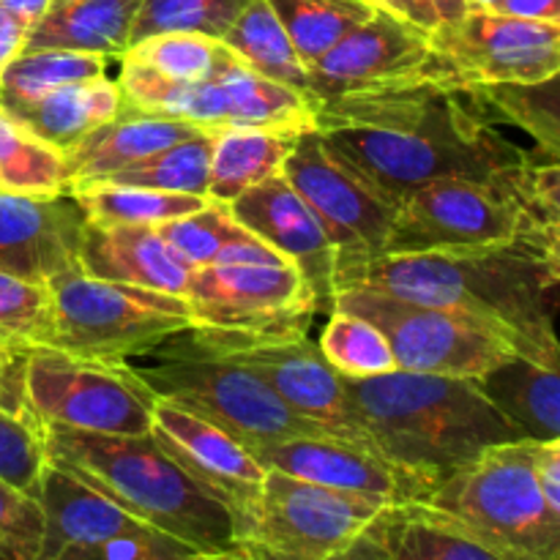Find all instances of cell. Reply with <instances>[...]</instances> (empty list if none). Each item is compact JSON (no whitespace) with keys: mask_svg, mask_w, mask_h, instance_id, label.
<instances>
[{"mask_svg":"<svg viewBox=\"0 0 560 560\" xmlns=\"http://www.w3.org/2000/svg\"><path fill=\"white\" fill-rule=\"evenodd\" d=\"M315 129L394 206L438 178L485 180L512 195L517 175L530 162H545L487 120L470 85L459 80L328 98L315 104Z\"/></svg>","mask_w":560,"mask_h":560,"instance_id":"1","label":"cell"},{"mask_svg":"<svg viewBox=\"0 0 560 560\" xmlns=\"http://www.w3.org/2000/svg\"><path fill=\"white\" fill-rule=\"evenodd\" d=\"M560 255L534 244L476 252L381 255L337 271V288H366L465 312L506 334L520 355L558 366Z\"/></svg>","mask_w":560,"mask_h":560,"instance_id":"2","label":"cell"},{"mask_svg":"<svg viewBox=\"0 0 560 560\" xmlns=\"http://www.w3.org/2000/svg\"><path fill=\"white\" fill-rule=\"evenodd\" d=\"M342 386L370 446L430 490L485 448L523 441L474 377L394 370Z\"/></svg>","mask_w":560,"mask_h":560,"instance_id":"3","label":"cell"},{"mask_svg":"<svg viewBox=\"0 0 560 560\" xmlns=\"http://www.w3.org/2000/svg\"><path fill=\"white\" fill-rule=\"evenodd\" d=\"M49 463L69 470L140 523L195 547L235 550V525L224 503L186 476L151 435H91L44 430Z\"/></svg>","mask_w":560,"mask_h":560,"instance_id":"4","label":"cell"},{"mask_svg":"<svg viewBox=\"0 0 560 560\" xmlns=\"http://www.w3.org/2000/svg\"><path fill=\"white\" fill-rule=\"evenodd\" d=\"M184 299L191 331L219 350L304 337L317 315L299 266L252 233L195 268Z\"/></svg>","mask_w":560,"mask_h":560,"instance_id":"5","label":"cell"},{"mask_svg":"<svg viewBox=\"0 0 560 560\" xmlns=\"http://www.w3.org/2000/svg\"><path fill=\"white\" fill-rule=\"evenodd\" d=\"M124 364L156 394L211 421L249 452L290 438H334L295 416L262 377L213 350L191 328L170 334Z\"/></svg>","mask_w":560,"mask_h":560,"instance_id":"6","label":"cell"},{"mask_svg":"<svg viewBox=\"0 0 560 560\" xmlns=\"http://www.w3.org/2000/svg\"><path fill=\"white\" fill-rule=\"evenodd\" d=\"M421 503L448 514L514 560H560V514L536 479V443L490 446Z\"/></svg>","mask_w":560,"mask_h":560,"instance_id":"7","label":"cell"},{"mask_svg":"<svg viewBox=\"0 0 560 560\" xmlns=\"http://www.w3.org/2000/svg\"><path fill=\"white\" fill-rule=\"evenodd\" d=\"M560 233L539 228L520 202L495 184L438 178L416 186L397 202L383 255L413 252H476L512 244L558 249Z\"/></svg>","mask_w":560,"mask_h":560,"instance_id":"8","label":"cell"},{"mask_svg":"<svg viewBox=\"0 0 560 560\" xmlns=\"http://www.w3.org/2000/svg\"><path fill=\"white\" fill-rule=\"evenodd\" d=\"M52 350L93 361H126L191 326L184 295L104 282L80 268L49 279Z\"/></svg>","mask_w":560,"mask_h":560,"instance_id":"9","label":"cell"},{"mask_svg":"<svg viewBox=\"0 0 560 560\" xmlns=\"http://www.w3.org/2000/svg\"><path fill=\"white\" fill-rule=\"evenodd\" d=\"M334 310L372 323L386 337L394 364L402 372L479 377L490 366L517 353L506 334L479 317L443 306L416 304L377 290H339Z\"/></svg>","mask_w":560,"mask_h":560,"instance_id":"10","label":"cell"},{"mask_svg":"<svg viewBox=\"0 0 560 560\" xmlns=\"http://www.w3.org/2000/svg\"><path fill=\"white\" fill-rule=\"evenodd\" d=\"M25 397L42 430L151 435L156 394L124 361L77 359L52 348L27 355Z\"/></svg>","mask_w":560,"mask_h":560,"instance_id":"11","label":"cell"},{"mask_svg":"<svg viewBox=\"0 0 560 560\" xmlns=\"http://www.w3.org/2000/svg\"><path fill=\"white\" fill-rule=\"evenodd\" d=\"M386 506L381 498L331 490L266 470L238 550L249 560H328L364 534Z\"/></svg>","mask_w":560,"mask_h":560,"instance_id":"12","label":"cell"},{"mask_svg":"<svg viewBox=\"0 0 560 560\" xmlns=\"http://www.w3.org/2000/svg\"><path fill=\"white\" fill-rule=\"evenodd\" d=\"M282 175L326 228L337 271L383 255L397 206L345 164L317 129L295 137Z\"/></svg>","mask_w":560,"mask_h":560,"instance_id":"13","label":"cell"},{"mask_svg":"<svg viewBox=\"0 0 560 560\" xmlns=\"http://www.w3.org/2000/svg\"><path fill=\"white\" fill-rule=\"evenodd\" d=\"M427 80H459V74L435 52L427 33L375 9L370 20L353 27L312 66L310 98L320 104Z\"/></svg>","mask_w":560,"mask_h":560,"instance_id":"14","label":"cell"},{"mask_svg":"<svg viewBox=\"0 0 560 560\" xmlns=\"http://www.w3.org/2000/svg\"><path fill=\"white\" fill-rule=\"evenodd\" d=\"M430 42L465 85H530L560 71V22L468 9L463 20L430 36Z\"/></svg>","mask_w":560,"mask_h":560,"instance_id":"15","label":"cell"},{"mask_svg":"<svg viewBox=\"0 0 560 560\" xmlns=\"http://www.w3.org/2000/svg\"><path fill=\"white\" fill-rule=\"evenodd\" d=\"M151 438L186 476L224 503L238 541L266 481V468L252 457L249 448L211 421L159 397L153 405Z\"/></svg>","mask_w":560,"mask_h":560,"instance_id":"16","label":"cell"},{"mask_svg":"<svg viewBox=\"0 0 560 560\" xmlns=\"http://www.w3.org/2000/svg\"><path fill=\"white\" fill-rule=\"evenodd\" d=\"M219 353L262 377L268 388L304 421L317 424L328 435L372 448L350 408L342 375L328 364L317 342H312L306 334L282 342H262L252 348L219 350Z\"/></svg>","mask_w":560,"mask_h":560,"instance_id":"17","label":"cell"},{"mask_svg":"<svg viewBox=\"0 0 560 560\" xmlns=\"http://www.w3.org/2000/svg\"><path fill=\"white\" fill-rule=\"evenodd\" d=\"M235 222L293 260L315 295L317 315H331L337 301V249L326 228L284 175L262 180L230 202Z\"/></svg>","mask_w":560,"mask_h":560,"instance_id":"18","label":"cell"},{"mask_svg":"<svg viewBox=\"0 0 560 560\" xmlns=\"http://www.w3.org/2000/svg\"><path fill=\"white\" fill-rule=\"evenodd\" d=\"M252 457L266 470H279L293 479L331 487V490L381 498L388 506L424 501L430 492L424 481L392 465L375 448L342 438H290L255 448Z\"/></svg>","mask_w":560,"mask_h":560,"instance_id":"19","label":"cell"},{"mask_svg":"<svg viewBox=\"0 0 560 560\" xmlns=\"http://www.w3.org/2000/svg\"><path fill=\"white\" fill-rule=\"evenodd\" d=\"M85 213L74 195L27 197L0 191V271L49 282L80 268Z\"/></svg>","mask_w":560,"mask_h":560,"instance_id":"20","label":"cell"},{"mask_svg":"<svg viewBox=\"0 0 560 560\" xmlns=\"http://www.w3.org/2000/svg\"><path fill=\"white\" fill-rule=\"evenodd\" d=\"M80 271L93 279L131 288L184 295L195 266L186 262L156 224H93L85 219L80 241Z\"/></svg>","mask_w":560,"mask_h":560,"instance_id":"21","label":"cell"},{"mask_svg":"<svg viewBox=\"0 0 560 560\" xmlns=\"http://www.w3.org/2000/svg\"><path fill=\"white\" fill-rule=\"evenodd\" d=\"M36 503L42 509V552H38V560H55L63 552L77 550V547L98 545V541L113 539V536L151 528L52 463L44 470Z\"/></svg>","mask_w":560,"mask_h":560,"instance_id":"22","label":"cell"},{"mask_svg":"<svg viewBox=\"0 0 560 560\" xmlns=\"http://www.w3.org/2000/svg\"><path fill=\"white\" fill-rule=\"evenodd\" d=\"M206 131L208 129H200L189 120L162 118V115H145L120 107V113L109 124L98 126L93 135H88L85 140L77 142L66 153L71 189L98 184V180L109 178L113 173L151 156V153L164 151V148L189 140V137L206 135Z\"/></svg>","mask_w":560,"mask_h":560,"instance_id":"23","label":"cell"},{"mask_svg":"<svg viewBox=\"0 0 560 560\" xmlns=\"http://www.w3.org/2000/svg\"><path fill=\"white\" fill-rule=\"evenodd\" d=\"M366 534L392 560H514L421 501L381 509Z\"/></svg>","mask_w":560,"mask_h":560,"instance_id":"24","label":"cell"},{"mask_svg":"<svg viewBox=\"0 0 560 560\" xmlns=\"http://www.w3.org/2000/svg\"><path fill=\"white\" fill-rule=\"evenodd\" d=\"M474 381L523 441H560L558 366L539 364L514 353Z\"/></svg>","mask_w":560,"mask_h":560,"instance_id":"25","label":"cell"},{"mask_svg":"<svg viewBox=\"0 0 560 560\" xmlns=\"http://www.w3.org/2000/svg\"><path fill=\"white\" fill-rule=\"evenodd\" d=\"M142 0H55L27 31L25 49H74L120 58Z\"/></svg>","mask_w":560,"mask_h":560,"instance_id":"26","label":"cell"},{"mask_svg":"<svg viewBox=\"0 0 560 560\" xmlns=\"http://www.w3.org/2000/svg\"><path fill=\"white\" fill-rule=\"evenodd\" d=\"M211 71L228 96L230 126H257L284 135L315 129V104L310 96L252 71L224 44Z\"/></svg>","mask_w":560,"mask_h":560,"instance_id":"27","label":"cell"},{"mask_svg":"<svg viewBox=\"0 0 560 560\" xmlns=\"http://www.w3.org/2000/svg\"><path fill=\"white\" fill-rule=\"evenodd\" d=\"M120 107H124V96H120L118 82L98 77V80L58 88L9 115L44 142L69 153L98 126L109 124L120 113Z\"/></svg>","mask_w":560,"mask_h":560,"instance_id":"28","label":"cell"},{"mask_svg":"<svg viewBox=\"0 0 560 560\" xmlns=\"http://www.w3.org/2000/svg\"><path fill=\"white\" fill-rule=\"evenodd\" d=\"M295 137L299 135L257 126H228L217 131L208 167V200L230 206L246 189L282 173Z\"/></svg>","mask_w":560,"mask_h":560,"instance_id":"29","label":"cell"},{"mask_svg":"<svg viewBox=\"0 0 560 560\" xmlns=\"http://www.w3.org/2000/svg\"><path fill=\"white\" fill-rule=\"evenodd\" d=\"M476 104L487 120L501 129H520L528 137L530 148L545 162L560 156V102L558 77L550 80L517 85V82H498V85H470Z\"/></svg>","mask_w":560,"mask_h":560,"instance_id":"30","label":"cell"},{"mask_svg":"<svg viewBox=\"0 0 560 560\" xmlns=\"http://www.w3.org/2000/svg\"><path fill=\"white\" fill-rule=\"evenodd\" d=\"M219 42L235 58L244 60L252 71L310 96V71L301 63L293 42L288 38L268 0H249L238 20Z\"/></svg>","mask_w":560,"mask_h":560,"instance_id":"31","label":"cell"},{"mask_svg":"<svg viewBox=\"0 0 560 560\" xmlns=\"http://www.w3.org/2000/svg\"><path fill=\"white\" fill-rule=\"evenodd\" d=\"M113 60L118 58L74 49H22L0 71V109L16 113L58 88L107 77Z\"/></svg>","mask_w":560,"mask_h":560,"instance_id":"32","label":"cell"},{"mask_svg":"<svg viewBox=\"0 0 560 560\" xmlns=\"http://www.w3.org/2000/svg\"><path fill=\"white\" fill-rule=\"evenodd\" d=\"M66 153L0 109V191L27 197L69 195Z\"/></svg>","mask_w":560,"mask_h":560,"instance_id":"33","label":"cell"},{"mask_svg":"<svg viewBox=\"0 0 560 560\" xmlns=\"http://www.w3.org/2000/svg\"><path fill=\"white\" fill-rule=\"evenodd\" d=\"M88 222L104 224H162L200 211L208 197L142 189L126 184H88L71 189Z\"/></svg>","mask_w":560,"mask_h":560,"instance_id":"34","label":"cell"},{"mask_svg":"<svg viewBox=\"0 0 560 560\" xmlns=\"http://www.w3.org/2000/svg\"><path fill=\"white\" fill-rule=\"evenodd\" d=\"M268 5L306 71L375 11L366 0H268Z\"/></svg>","mask_w":560,"mask_h":560,"instance_id":"35","label":"cell"},{"mask_svg":"<svg viewBox=\"0 0 560 560\" xmlns=\"http://www.w3.org/2000/svg\"><path fill=\"white\" fill-rule=\"evenodd\" d=\"M217 131L189 137L164 151L151 153L129 167L118 170L98 184H126L142 189L175 191V195H200L208 189V167H211V148Z\"/></svg>","mask_w":560,"mask_h":560,"instance_id":"36","label":"cell"},{"mask_svg":"<svg viewBox=\"0 0 560 560\" xmlns=\"http://www.w3.org/2000/svg\"><path fill=\"white\" fill-rule=\"evenodd\" d=\"M317 348L345 377H375L397 370L386 337L372 323L342 310L328 315Z\"/></svg>","mask_w":560,"mask_h":560,"instance_id":"37","label":"cell"},{"mask_svg":"<svg viewBox=\"0 0 560 560\" xmlns=\"http://www.w3.org/2000/svg\"><path fill=\"white\" fill-rule=\"evenodd\" d=\"M0 339L16 348H52L55 301L47 282L0 271Z\"/></svg>","mask_w":560,"mask_h":560,"instance_id":"38","label":"cell"},{"mask_svg":"<svg viewBox=\"0 0 560 560\" xmlns=\"http://www.w3.org/2000/svg\"><path fill=\"white\" fill-rule=\"evenodd\" d=\"M249 0H142L131 27V44L153 33H202L222 38Z\"/></svg>","mask_w":560,"mask_h":560,"instance_id":"39","label":"cell"},{"mask_svg":"<svg viewBox=\"0 0 560 560\" xmlns=\"http://www.w3.org/2000/svg\"><path fill=\"white\" fill-rule=\"evenodd\" d=\"M159 235L195 268L208 266L235 241L246 238V230L233 219L228 206L208 200L200 211L186 213L180 219L156 224Z\"/></svg>","mask_w":560,"mask_h":560,"instance_id":"40","label":"cell"},{"mask_svg":"<svg viewBox=\"0 0 560 560\" xmlns=\"http://www.w3.org/2000/svg\"><path fill=\"white\" fill-rule=\"evenodd\" d=\"M222 42L202 33H153L126 49V58L145 63L148 69L170 77V80L195 82L211 74L219 58Z\"/></svg>","mask_w":560,"mask_h":560,"instance_id":"41","label":"cell"},{"mask_svg":"<svg viewBox=\"0 0 560 560\" xmlns=\"http://www.w3.org/2000/svg\"><path fill=\"white\" fill-rule=\"evenodd\" d=\"M47 465L49 454L42 427L0 410V481L36 501Z\"/></svg>","mask_w":560,"mask_h":560,"instance_id":"42","label":"cell"},{"mask_svg":"<svg viewBox=\"0 0 560 560\" xmlns=\"http://www.w3.org/2000/svg\"><path fill=\"white\" fill-rule=\"evenodd\" d=\"M42 509L33 498L0 481V560H38Z\"/></svg>","mask_w":560,"mask_h":560,"instance_id":"43","label":"cell"},{"mask_svg":"<svg viewBox=\"0 0 560 560\" xmlns=\"http://www.w3.org/2000/svg\"><path fill=\"white\" fill-rule=\"evenodd\" d=\"M195 552V547L184 545L162 530L142 528L137 534L113 536L98 545L77 547L55 560H189Z\"/></svg>","mask_w":560,"mask_h":560,"instance_id":"44","label":"cell"},{"mask_svg":"<svg viewBox=\"0 0 560 560\" xmlns=\"http://www.w3.org/2000/svg\"><path fill=\"white\" fill-rule=\"evenodd\" d=\"M27 355H31L27 348H16L0 339V410L36 421L25 397Z\"/></svg>","mask_w":560,"mask_h":560,"instance_id":"45","label":"cell"},{"mask_svg":"<svg viewBox=\"0 0 560 560\" xmlns=\"http://www.w3.org/2000/svg\"><path fill=\"white\" fill-rule=\"evenodd\" d=\"M468 11L465 0H394V16L410 22L427 36L446 31Z\"/></svg>","mask_w":560,"mask_h":560,"instance_id":"46","label":"cell"},{"mask_svg":"<svg viewBox=\"0 0 560 560\" xmlns=\"http://www.w3.org/2000/svg\"><path fill=\"white\" fill-rule=\"evenodd\" d=\"M536 479L545 501L560 514V441L536 443Z\"/></svg>","mask_w":560,"mask_h":560,"instance_id":"47","label":"cell"},{"mask_svg":"<svg viewBox=\"0 0 560 560\" xmlns=\"http://www.w3.org/2000/svg\"><path fill=\"white\" fill-rule=\"evenodd\" d=\"M498 14L534 22H560V0H498Z\"/></svg>","mask_w":560,"mask_h":560,"instance_id":"48","label":"cell"},{"mask_svg":"<svg viewBox=\"0 0 560 560\" xmlns=\"http://www.w3.org/2000/svg\"><path fill=\"white\" fill-rule=\"evenodd\" d=\"M25 38L27 27L20 20H14L9 11L0 9V71L25 49Z\"/></svg>","mask_w":560,"mask_h":560,"instance_id":"49","label":"cell"},{"mask_svg":"<svg viewBox=\"0 0 560 560\" xmlns=\"http://www.w3.org/2000/svg\"><path fill=\"white\" fill-rule=\"evenodd\" d=\"M55 0H0V9L9 11L14 20H20L22 25L31 31L49 9H52Z\"/></svg>","mask_w":560,"mask_h":560,"instance_id":"50","label":"cell"},{"mask_svg":"<svg viewBox=\"0 0 560 560\" xmlns=\"http://www.w3.org/2000/svg\"><path fill=\"white\" fill-rule=\"evenodd\" d=\"M328 560H392V558H388L386 552L381 550V545H377V541L364 530V534L355 536L345 550H339L337 556H331Z\"/></svg>","mask_w":560,"mask_h":560,"instance_id":"51","label":"cell"},{"mask_svg":"<svg viewBox=\"0 0 560 560\" xmlns=\"http://www.w3.org/2000/svg\"><path fill=\"white\" fill-rule=\"evenodd\" d=\"M189 560H249L244 552L235 547V550H219V552H195Z\"/></svg>","mask_w":560,"mask_h":560,"instance_id":"52","label":"cell"},{"mask_svg":"<svg viewBox=\"0 0 560 560\" xmlns=\"http://www.w3.org/2000/svg\"><path fill=\"white\" fill-rule=\"evenodd\" d=\"M498 0H465V5L468 9H476V11H492L495 9Z\"/></svg>","mask_w":560,"mask_h":560,"instance_id":"53","label":"cell"},{"mask_svg":"<svg viewBox=\"0 0 560 560\" xmlns=\"http://www.w3.org/2000/svg\"><path fill=\"white\" fill-rule=\"evenodd\" d=\"M366 3H370L372 9H381V11H388V14H394V0H366Z\"/></svg>","mask_w":560,"mask_h":560,"instance_id":"54","label":"cell"}]
</instances>
